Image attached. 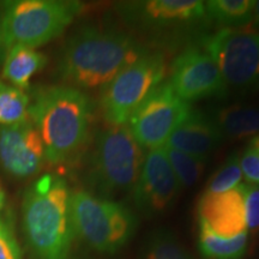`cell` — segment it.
<instances>
[{"label":"cell","instance_id":"cell-18","mask_svg":"<svg viewBox=\"0 0 259 259\" xmlns=\"http://www.w3.org/2000/svg\"><path fill=\"white\" fill-rule=\"evenodd\" d=\"M253 0H209L204 3L210 23L221 29L250 27L254 10Z\"/></svg>","mask_w":259,"mask_h":259},{"label":"cell","instance_id":"cell-20","mask_svg":"<svg viewBox=\"0 0 259 259\" xmlns=\"http://www.w3.org/2000/svg\"><path fill=\"white\" fill-rule=\"evenodd\" d=\"M30 101L23 90L0 82V126H11L29 119Z\"/></svg>","mask_w":259,"mask_h":259},{"label":"cell","instance_id":"cell-25","mask_svg":"<svg viewBox=\"0 0 259 259\" xmlns=\"http://www.w3.org/2000/svg\"><path fill=\"white\" fill-rule=\"evenodd\" d=\"M0 259H22L21 250L11 228L0 220Z\"/></svg>","mask_w":259,"mask_h":259},{"label":"cell","instance_id":"cell-8","mask_svg":"<svg viewBox=\"0 0 259 259\" xmlns=\"http://www.w3.org/2000/svg\"><path fill=\"white\" fill-rule=\"evenodd\" d=\"M166 73L161 53L143 54L124 67L102 88V115L109 126H125L138 106L163 82Z\"/></svg>","mask_w":259,"mask_h":259},{"label":"cell","instance_id":"cell-5","mask_svg":"<svg viewBox=\"0 0 259 259\" xmlns=\"http://www.w3.org/2000/svg\"><path fill=\"white\" fill-rule=\"evenodd\" d=\"M74 233L94 250L115 253L131 240L138 220L128 206L87 191L71 193Z\"/></svg>","mask_w":259,"mask_h":259},{"label":"cell","instance_id":"cell-11","mask_svg":"<svg viewBox=\"0 0 259 259\" xmlns=\"http://www.w3.org/2000/svg\"><path fill=\"white\" fill-rule=\"evenodd\" d=\"M168 82L177 95L187 103L223 97L228 92L216 61L199 45L187 46L178 54L171 64Z\"/></svg>","mask_w":259,"mask_h":259},{"label":"cell","instance_id":"cell-19","mask_svg":"<svg viewBox=\"0 0 259 259\" xmlns=\"http://www.w3.org/2000/svg\"><path fill=\"white\" fill-rule=\"evenodd\" d=\"M248 233L231 239L220 238L199 222V250L203 255L210 259H240L247 247Z\"/></svg>","mask_w":259,"mask_h":259},{"label":"cell","instance_id":"cell-21","mask_svg":"<svg viewBox=\"0 0 259 259\" xmlns=\"http://www.w3.org/2000/svg\"><path fill=\"white\" fill-rule=\"evenodd\" d=\"M166 151L168 161H169L171 169L176 174L178 181L181 187L193 186L202 176L205 161L200 160L198 157H194L177 149L163 147Z\"/></svg>","mask_w":259,"mask_h":259},{"label":"cell","instance_id":"cell-1","mask_svg":"<svg viewBox=\"0 0 259 259\" xmlns=\"http://www.w3.org/2000/svg\"><path fill=\"white\" fill-rule=\"evenodd\" d=\"M147 52L143 45L126 32L84 27L67 40L61 51L58 71L73 88H103Z\"/></svg>","mask_w":259,"mask_h":259},{"label":"cell","instance_id":"cell-22","mask_svg":"<svg viewBox=\"0 0 259 259\" xmlns=\"http://www.w3.org/2000/svg\"><path fill=\"white\" fill-rule=\"evenodd\" d=\"M147 259H192L177 238L168 231H156L151 234L145 250Z\"/></svg>","mask_w":259,"mask_h":259},{"label":"cell","instance_id":"cell-7","mask_svg":"<svg viewBox=\"0 0 259 259\" xmlns=\"http://www.w3.org/2000/svg\"><path fill=\"white\" fill-rule=\"evenodd\" d=\"M143 148L137 143L127 126H109L96 138L90 181L105 196L130 192L144 162Z\"/></svg>","mask_w":259,"mask_h":259},{"label":"cell","instance_id":"cell-28","mask_svg":"<svg viewBox=\"0 0 259 259\" xmlns=\"http://www.w3.org/2000/svg\"><path fill=\"white\" fill-rule=\"evenodd\" d=\"M250 147L253 148L255 151L259 154V136H257V137L252 138L251 143H250Z\"/></svg>","mask_w":259,"mask_h":259},{"label":"cell","instance_id":"cell-10","mask_svg":"<svg viewBox=\"0 0 259 259\" xmlns=\"http://www.w3.org/2000/svg\"><path fill=\"white\" fill-rule=\"evenodd\" d=\"M190 109V103L177 95L168 80H163L134 112L128 128L142 148H162Z\"/></svg>","mask_w":259,"mask_h":259},{"label":"cell","instance_id":"cell-16","mask_svg":"<svg viewBox=\"0 0 259 259\" xmlns=\"http://www.w3.org/2000/svg\"><path fill=\"white\" fill-rule=\"evenodd\" d=\"M210 116L223 137L244 139L259 136V107L231 105L212 109Z\"/></svg>","mask_w":259,"mask_h":259},{"label":"cell","instance_id":"cell-9","mask_svg":"<svg viewBox=\"0 0 259 259\" xmlns=\"http://www.w3.org/2000/svg\"><path fill=\"white\" fill-rule=\"evenodd\" d=\"M199 46L216 61L228 88L259 90V31L220 29L200 38Z\"/></svg>","mask_w":259,"mask_h":259},{"label":"cell","instance_id":"cell-12","mask_svg":"<svg viewBox=\"0 0 259 259\" xmlns=\"http://www.w3.org/2000/svg\"><path fill=\"white\" fill-rule=\"evenodd\" d=\"M180 189L164 148L149 150L137 183L131 191L137 210L144 215H156L164 211L176 200Z\"/></svg>","mask_w":259,"mask_h":259},{"label":"cell","instance_id":"cell-23","mask_svg":"<svg viewBox=\"0 0 259 259\" xmlns=\"http://www.w3.org/2000/svg\"><path fill=\"white\" fill-rule=\"evenodd\" d=\"M242 171L240 156L238 153L229 155L225 163L210 179L206 191L210 193H222L238 187L241 184Z\"/></svg>","mask_w":259,"mask_h":259},{"label":"cell","instance_id":"cell-3","mask_svg":"<svg viewBox=\"0 0 259 259\" xmlns=\"http://www.w3.org/2000/svg\"><path fill=\"white\" fill-rule=\"evenodd\" d=\"M29 247L36 259H69L76 233L71 192L59 176L46 174L29 187L23 203Z\"/></svg>","mask_w":259,"mask_h":259},{"label":"cell","instance_id":"cell-6","mask_svg":"<svg viewBox=\"0 0 259 259\" xmlns=\"http://www.w3.org/2000/svg\"><path fill=\"white\" fill-rule=\"evenodd\" d=\"M82 9L78 2L63 0H18L6 3L2 17L3 48L21 45L42 46L63 32Z\"/></svg>","mask_w":259,"mask_h":259},{"label":"cell","instance_id":"cell-27","mask_svg":"<svg viewBox=\"0 0 259 259\" xmlns=\"http://www.w3.org/2000/svg\"><path fill=\"white\" fill-rule=\"evenodd\" d=\"M252 30L259 31V0L254 3V10H253V17H252V22L250 24Z\"/></svg>","mask_w":259,"mask_h":259},{"label":"cell","instance_id":"cell-29","mask_svg":"<svg viewBox=\"0 0 259 259\" xmlns=\"http://www.w3.org/2000/svg\"><path fill=\"white\" fill-rule=\"evenodd\" d=\"M4 200H5L4 191H3L2 187H0V209H2L3 205H4Z\"/></svg>","mask_w":259,"mask_h":259},{"label":"cell","instance_id":"cell-30","mask_svg":"<svg viewBox=\"0 0 259 259\" xmlns=\"http://www.w3.org/2000/svg\"><path fill=\"white\" fill-rule=\"evenodd\" d=\"M3 50V40H2V17H0V53H2Z\"/></svg>","mask_w":259,"mask_h":259},{"label":"cell","instance_id":"cell-24","mask_svg":"<svg viewBox=\"0 0 259 259\" xmlns=\"http://www.w3.org/2000/svg\"><path fill=\"white\" fill-rule=\"evenodd\" d=\"M245 219L247 231H259V185L245 184Z\"/></svg>","mask_w":259,"mask_h":259},{"label":"cell","instance_id":"cell-15","mask_svg":"<svg viewBox=\"0 0 259 259\" xmlns=\"http://www.w3.org/2000/svg\"><path fill=\"white\" fill-rule=\"evenodd\" d=\"M223 138L225 137L211 116L191 108L185 118L171 132L164 147L177 149L206 161L221 145Z\"/></svg>","mask_w":259,"mask_h":259},{"label":"cell","instance_id":"cell-13","mask_svg":"<svg viewBox=\"0 0 259 259\" xmlns=\"http://www.w3.org/2000/svg\"><path fill=\"white\" fill-rule=\"evenodd\" d=\"M45 147L36 126L30 120L0 126V163L11 176L36 174L45 160Z\"/></svg>","mask_w":259,"mask_h":259},{"label":"cell","instance_id":"cell-26","mask_svg":"<svg viewBox=\"0 0 259 259\" xmlns=\"http://www.w3.org/2000/svg\"><path fill=\"white\" fill-rule=\"evenodd\" d=\"M242 176L248 183L259 185V154L248 145L240 156Z\"/></svg>","mask_w":259,"mask_h":259},{"label":"cell","instance_id":"cell-4","mask_svg":"<svg viewBox=\"0 0 259 259\" xmlns=\"http://www.w3.org/2000/svg\"><path fill=\"white\" fill-rule=\"evenodd\" d=\"M116 10L130 29L164 46L205 36L210 23L200 0L122 2L116 4Z\"/></svg>","mask_w":259,"mask_h":259},{"label":"cell","instance_id":"cell-2","mask_svg":"<svg viewBox=\"0 0 259 259\" xmlns=\"http://www.w3.org/2000/svg\"><path fill=\"white\" fill-rule=\"evenodd\" d=\"M92 114V101L79 89L40 90L29 107V118L41 136L45 157L52 163H63L76 156L88 138Z\"/></svg>","mask_w":259,"mask_h":259},{"label":"cell","instance_id":"cell-14","mask_svg":"<svg viewBox=\"0 0 259 259\" xmlns=\"http://www.w3.org/2000/svg\"><path fill=\"white\" fill-rule=\"evenodd\" d=\"M198 222L220 238L231 239L248 233L245 219V184L222 193L205 191L200 197Z\"/></svg>","mask_w":259,"mask_h":259},{"label":"cell","instance_id":"cell-17","mask_svg":"<svg viewBox=\"0 0 259 259\" xmlns=\"http://www.w3.org/2000/svg\"><path fill=\"white\" fill-rule=\"evenodd\" d=\"M47 63V58L32 48L21 46L11 47L6 54L3 76L11 85L23 90L29 85L31 77Z\"/></svg>","mask_w":259,"mask_h":259}]
</instances>
